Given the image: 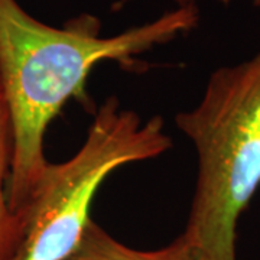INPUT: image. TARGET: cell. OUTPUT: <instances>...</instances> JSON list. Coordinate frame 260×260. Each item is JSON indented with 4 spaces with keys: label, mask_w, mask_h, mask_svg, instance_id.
Listing matches in <instances>:
<instances>
[{
    "label": "cell",
    "mask_w": 260,
    "mask_h": 260,
    "mask_svg": "<svg viewBox=\"0 0 260 260\" xmlns=\"http://www.w3.org/2000/svg\"><path fill=\"white\" fill-rule=\"evenodd\" d=\"M182 5H185V3H194V0H179ZM218 2H221V3H230L232 0H218ZM253 3H254V6H259L260 8V0H253Z\"/></svg>",
    "instance_id": "cell-6"
},
{
    "label": "cell",
    "mask_w": 260,
    "mask_h": 260,
    "mask_svg": "<svg viewBox=\"0 0 260 260\" xmlns=\"http://www.w3.org/2000/svg\"><path fill=\"white\" fill-rule=\"evenodd\" d=\"M198 19L197 6L185 3L146 25L103 38L99 19L90 15L54 28L30 16L18 0H0V77L13 129L12 213L18 217L47 168L44 139L49 123L70 99L94 109L87 93L94 67L110 59L135 71L136 56L194 29Z\"/></svg>",
    "instance_id": "cell-1"
},
{
    "label": "cell",
    "mask_w": 260,
    "mask_h": 260,
    "mask_svg": "<svg viewBox=\"0 0 260 260\" xmlns=\"http://www.w3.org/2000/svg\"><path fill=\"white\" fill-rule=\"evenodd\" d=\"M171 146L160 116L142 121L116 97L107 99L74 156L48 162L18 214L19 240L9 260L70 259L91 221V203L103 181L119 167L156 158Z\"/></svg>",
    "instance_id": "cell-3"
},
{
    "label": "cell",
    "mask_w": 260,
    "mask_h": 260,
    "mask_svg": "<svg viewBox=\"0 0 260 260\" xmlns=\"http://www.w3.org/2000/svg\"><path fill=\"white\" fill-rule=\"evenodd\" d=\"M13 159V129L0 77V260H9L19 240V218L8 204V184Z\"/></svg>",
    "instance_id": "cell-5"
},
{
    "label": "cell",
    "mask_w": 260,
    "mask_h": 260,
    "mask_svg": "<svg viewBox=\"0 0 260 260\" xmlns=\"http://www.w3.org/2000/svg\"><path fill=\"white\" fill-rule=\"evenodd\" d=\"M175 121L198 155L181 236L197 260H237V223L260 186V52L215 70L201 102Z\"/></svg>",
    "instance_id": "cell-2"
},
{
    "label": "cell",
    "mask_w": 260,
    "mask_h": 260,
    "mask_svg": "<svg viewBox=\"0 0 260 260\" xmlns=\"http://www.w3.org/2000/svg\"><path fill=\"white\" fill-rule=\"evenodd\" d=\"M68 260H197L182 236L156 250H140L114 239L102 225L90 221L78 249Z\"/></svg>",
    "instance_id": "cell-4"
}]
</instances>
